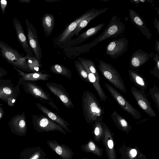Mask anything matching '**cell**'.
<instances>
[{
    "instance_id": "obj_1",
    "label": "cell",
    "mask_w": 159,
    "mask_h": 159,
    "mask_svg": "<svg viewBox=\"0 0 159 159\" xmlns=\"http://www.w3.org/2000/svg\"><path fill=\"white\" fill-rule=\"evenodd\" d=\"M82 102L84 119L89 124L93 123L98 117L104 114L98 100L90 91H86L83 93Z\"/></svg>"
},
{
    "instance_id": "obj_2",
    "label": "cell",
    "mask_w": 159,
    "mask_h": 159,
    "mask_svg": "<svg viewBox=\"0 0 159 159\" xmlns=\"http://www.w3.org/2000/svg\"><path fill=\"white\" fill-rule=\"evenodd\" d=\"M125 30L124 24L116 16L114 15L105 29L98 38L90 43L82 46V47H76L75 48L78 49V50L82 49L80 52H87L99 43L111 37H116L123 33Z\"/></svg>"
},
{
    "instance_id": "obj_3",
    "label": "cell",
    "mask_w": 159,
    "mask_h": 159,
    "mask_svg": "<svg viewBox=\"0 0 159 159\" xmlns=\"http://www.w3.org/2000/svg\"><path fill=\"white\" fill-rule=\"evenodd\" d=\"M1 55L9 64L22 71L30 72L27 64V56H23L14 49L0 40Z\"/></svg>"
},
{
    "instance_id": "obj_4",
    "label": "cell",
    "mask_w": 159,
    "mask_h": 159,
    "mask_svg": "<svg viewBox=\"0 0 159 159\" xmlns=\"http://www.w3.org/2000/svg\"><path fill=\"white\" fill-rule=\"evenodd\" d=\"M98 62V68L104 78L116 88L126 93L125 85L118 71L111 65L102 60Z\"/></svg>"
},
{
    "instance_id": "obj_5",
    "label": "cell",
    "mask_w": 159,
    "mask_h": 159,
    "mask_svg": "<svg viewBox=\"0 0 159 159\" xmlns=\"http://www.w3.org/2000/svg\"><path fill=\"white\" fill-rule=\"evenodd\" d=\"M22 85L25 92L44 104H47L57 110L59 109L53 102L50 95L34 82L25 81Z\"/></svg>"
},
{
    "instance_id": "obj_6",
    "label": "cell",
    "mask_w": 159,
    "mask_h": 159,
    "mask_svg": "<svg viewBox=\"0 0 159 159\" xmlns=\"http://www.w3.org/2000/svg\"><path fill=\"white\" fill-rule=\"evenodd\" d=\"M32 123L35 129L39 132L57 131L66 134V132L60 125L42 114H33Z\"/></svg>"
},
{
    "instance_id": "obj_7",
    "label": "cell",
    "mask_w": 159,
    "mask_h": 159,
    "mask_svg": "<svg viewBox=\"0 0 159 159\" xmlns=\"http://www.w3.org/2000/svg\"><path fill=\"white\" fill-rule=\"evenodd\" d=\"M14 85L10 79H0V99L10 107L14 105L20 94V89Z\"/></svg>"
},
{
    "instance_id": "obj_8",
    "label": "cell",
    "mask_w": 159,
    "mask_h": 159,
    "mask_svg": "<svg viewBox=\"0 0 159 159\" xmlns=\"http://www.w3.org/2000/svg\"><path fill=\"white\" fill-rule=\"evenodd\" d=\"M98 10L92 9L88 11L75 20L67 26L59 35L54 39V44L59 47L63 46L67 41L70 34L75 30L80 22L93 14Z\"/></svg>"
},
{
    "instance_id": "obj_9",
    "label": "cell",
    "mask_w": 159,
    "mask_h": 159,
    "mask_svg": "<svg viewBox=\"0 0 159 159\" xmlns=\"http://www.w3.org/2000/svg\"><path fill=\"white\" fill-rule=\"evenodd\" d=\"M105 86L117 103L124 111L127 112L136 119H141V116L139 112L133 107L117 90L108 83H105Z\"/></svg>"
},
{
    "instance_id": "obj_10",
    "label": "cell",
    "mask_w": 159,
    "mask_h": 159,
    "mask_svg": "<svg viewBox=\"0 0 159 159\" xmlns=\"http://www.w3.org/2000/svg\"><path fill=\"white\" fill-rule=\"evenodd\" d=\"M25 23L29 45L35 57L41 63L42 51L39 43L36 30L33 24L27 19H25Z\"/></svg>"
},
{
    "instance_id": "obj_11",
    "label": "cell",
    "mask_w": 159,
    "mask_h": 159,
    "mask_svg": "<svg viewBox=\"0 0 159 159\" xmlns=\"http://www.w3.org/2000/svg\"><path fill=\"white\" fill-rule=\"evenodd\" d=\"M131 92L139 106L146 114L151 117L156 116V113L152 108L144 91L131 86Z\"/></svg>"
},
{
    "instance_id": "obj_12",
    "label": "cell",
    "mask_w": 159,
    "mask_h": 159,
    "mask_svg": "<svg viewBox=\"0 0 159 159\" xmlns=\"http://www.w3.org/2000/svg\"><path fill=\"white\" fill-rule=\"evenodd\" d=\"M128 43L125 38L112 40L106 47L107 54L113 59L122 55L127 50Z\"/></svg>"
},
{
    "instance_id": "obj_13",
    "label": "cell",
    "mask_w": 159,
    "mask_h": 159,
    "mask_svg": "<svg viewBox=\"0 0 159 159\" xmlns=\"http://www.w3.org/2000/svg\"><path fill=\"white\" fill-rule=\"evenodd\" d=\"M46 85L49 90L57 96L67 108H73L74 104L68 93L61 85L55 82H48Z\"/></svg>"
},
{
    "instance_id": "obj_14",
    "label": "cell",
    "mask_w": 159,
    "mask_h": 159,
    "mask_svg": "<svg viewBox=\"0 0 159 159\" xmlns=\"http://www.w3.org/2000/svg\"><path fill=\"white\" fill-rule=\"evenodd\" d=\"M102 124L104 132L101 140L105 147L107 156L108 159H117L113 134L104 122Z\"/></svg>"
},
{
    "instance_id": "obj_15",
    "label": "cell",
    "mask_w": 159,
    "mask_h": 159,
    "mask_svg": "<svg viewBox=\"0 0 159 159\" xmlns=\"http://www.w3.org/2000/svg\"><path fill=\"white\" fill-rule=\"evenodd\" d=\"M13 23L16 31L17 40L26 53V56L30 57H34L33 52L30 48L20 22L17 18L14 17L13 20Z\"/></svg>"
},
{
    "instance_id": "obj_16",
    "label": "cell",
    "mask_w": 159,
    "mask_h": 159,
    "mask_svg": "<svg viewBox=\"0 0 159 159\" xmlns=\"http://www.w3.org/2000/svg\"><path fill=\"white\" fill-rule=\"evenodd\" d=\"M13 68L18 72V75L20 76L18 84L16 85L19 89L20 85L24 82H34L39 80H47L49 78L52 76L49 74L41 72L26 73L15 67H13Z\"/></svg>"
},
{
    "instance_id": "obj_17",
    "label": "cell",
    "mask_w": 159,
    "mask_h": 159,
    "mask_svg": "<svg viewBox=\"0 0 159 159\" xmlns=\"http://www.w3.org/2000/svg\"><path fill=\"white\" fill-rule=\"evenodd\" d=\"M104 25V23L100 24L90 28L81 34L77 38L73 39H70L66 42L60 48H65L66 47H70L81 43L96 34Z\"/></svg>"
},
{
    "instance_id": "obj_18",
    "label": "cell",
    "mask_w": 159,
    "mask_h": 159,
    "mask_svg": "<svg viewBox=\"0 0 159 159\" xmlns=\"http://www.w3.org/2000/svg\"><path fill=\"white\" fill-rule=\"evenodd\" d=\"M51 149L62 159H71L74 153L72 149L64 144H61L55 140L47 141Z\"/></svg>"
},
{
    "instance_id": "obj_19",
    "label": "cell",
    "mask_w": 159,
    "mask_h": 159,
    "mask_svg": "<svg viewBox=\"0 0 159 159\" xmlns=\"http://www.w3.org/2000/svg\"><path fill=\"white\" fill-rule=\"evenodd\" d=\"M36 104L37 108L51 120L61 126L66 131L71 132L68 127L70 124L66 121L42 104L38 103H36Z\"/></svg>"
},
{
    "instance_id": "obj_20",
    "label": "cell",
    "mask_w": 159,
    "mask_h": 159,
    "mask_svg": "<svg viewBox=\"0 0 159 159\" xmlns=\"http://www.w3.org/2000/svg\"><path fill=\"white\" fill-rule=\"evenodd\" d=\"M129 15L132 23L141 31L147 39H150L152 34L146 26L144 20L140 16L132 9L129 10Z\"/></svg>"
},
{
    "instance_id": "obj_21",
    "label": "cell",
    "mask_w": 159,
    "mask_h": 159,
    "mask_svg": "<svg viewBox=\"0 0 159 159\" xmlns=\"http://www.w3.org/2000/svg\"><path fill=\"white\" fill-rule=\"evenodd\" d=\"M150 55L141 49H138L132 54L130 61L131 68L134 69L140 68L149 60Z\"/></svg>"
},
{
    "instance_id": "obj_22",
    "label": "cell",
    "mask_w": 159,
    "mask_h": 159,
    "mask_svg": "<svg viewBox=\"0 0 159 159\" xmlns=\"http://www.w3.org/2000/svg\"><path fill=\"white\" fill-rule=\"evenodd\" d=\"M8 124L12 129L21 133H25L27 125L25 112L14 116Z\"/></svg>"
},
{
    "instance_id": "obj_23",
    "label": "cell",
    "mask_w": 159,
    "mask_h": 159,
    "mask_svg": "<svg viewBox=\"0 0 159 159\" xmlns=\"http://www.w3.org/2000/svg\"><path fill=\"white\" fill-rule=\"evenodd\" d=\"M119 151L124 159H139L143 154L137 146H126L124 144L119 148Z\"/></svg>"
},
{
    "instance_id": "obj_24",
    "label": "cell",
    "mask_w": 159,
    "mask_h": 159,
    "mask_svg": "<svg viewBox=\"0 0 159 159\" xmlns=\"http://www.w3.org/2000/svg\"><path fill=\"white\" fill-rule=\"evenodd\" d=\"M82 65L87 72L89 83L93 85L98 94L100 100L106 101L107 98L101 86L100 81L98 80L94 75L90 72L86 66Z\"/></svg>"
},
{
    "instance_id": "obj_25",
    "label": "cell",
    "mask_w": 159,
    "mask_h": 159,
    "mask_svg": "<svg viewBox=\"0 0 159 159\" xmlns=\"http://www.w3.org/2000/svg\"><path fill=\"white\" fill-rule=\"evenodd\" d=\"M111 118L116 126L121 131L129 134L132 129V127L127 121L116 111H114L111 114Z\"/></svg>"
},
{
    "instance_id": "obj_26",
    "label": "cell",
    "mask_w": 159,
    "mask_h": 159,
    "mask_svg": "<svg viewBox=\"0 0 159 159\" xmlns=\"http://www.w3.org/2000/svg\"><path fill=\"white\" fill-rule=\"evenodd\" d=\"M108 9V8H105L101 10H98L93 14L82 20L75 30L70 34L66 42L71 39L75 35H77L85 27L91 20L105 12Z\"/></svg>"
},
{
    "instance_id": "obj_27",
    "label": "cell",
    "mask_w": 159,
    "mask_h": 159,
    "mask_svg": "<svg viewBox=\"0 0 159 159\" xmlns=\"http://www.w3.org/2000/svg\"><path fill=\"white\" fill-rule=\"evenodd\" d=\"M41 22L45 35L48 37L52 33L55 25L54 16L49 13L44 14L41 18Z\"/></svg>"
},
{
    "instance_id": "obj_28",
    "label": "cell",
    "mask_w": 159,
    "mask_h": 159,
    "mask_svg": "<svg viewBox=\"0 0 159 159\" xmlns=\"http://www.w3.org/2000/svg\"><path fill=\"white\" fill-rule=\"evenodd\" d=\"M128 72L131 81L141 90L145 91L148 86L145 79L140 74L133 70L129 69Z\"/></svg>"
},
{
    "instance_id": "obj_29",
    "label": "cell",
    "mask_w": 159,
    "mask_h": 159,
    "mask_svg": "<svg viewBox=\"0 0 159 159\" xmlns=\"http://www.w3.org/2000/svg\"><path fill=\"white\" fill-rule=\"evenodd\" d=\"M102 118V116L98 117L94 121L93 125L92 134L93 135V140L95 141L100 142L104 133Z\"/></svg>"
},
{
    "instance_id": "obj_30",
    "label": "cell",
    "mask_w": 159,
    "mask_h": 159,
    "mask_svg": "<svg viewBox=\"0 0 159 159\" xmlns=\"http://www.w3.org/2000/svg\"><path fill=\"white\" fill-rule=\"evenodd\" d=\"M81 148L86 153L91 152L99 157L102 156L103 149L98 147L91 139H89L86 144L82 145Z\"/></svg>"
},
{
    "instance_id": "obj_31",
    "label": "cell",
    "mask_w": 159,
    "mask_h": 159,
    "mask_svg": "<svg viewBox=\"0 0 159 159\" xmlns=\"http://www.w3.org/2000/svg\"><path fill=\"white\" fill-rule=\"evenodd\" d=\"M51 71L53 73L62 75L71 80L72 73L71 71L66 67L58 64L51 65L50 67Z\"/></svg>"
},
{
    "instance_id": "obj_32",
    "label": "cell",
    "mask_w": 159,
    "mask_h": 159,
    "mask_svg": "<svg viewBox=\"0 0 159 159\" xmlns=\"http://www.w3.org/2000/svg\"><path fill=\"white\" fill-rule=\"evenodd\" d=\"M79 61L83 65L86 66L92 73L95 75L98 80L100 81V77L94 62L91 60L78 57Z\"/></svg>"
},
{
    "instance_id": "obj_33",
    "label": "cell",
    "mask_w": 159,
    "mask_h": 159,
    "mask_svg": "<svg viewBox=\"0 0 159 159\" xmlns=\"http://www.w3.org/2000/svg\"><path fill=\"white\" fill-rule=\"evenodd\" d=\"M27 66L30 72H39L42 65L35 57H28L27 56Z\"/></svg>"
},
{
    "instance_id": "obj_34",
    "label": "cell",
    "mask_w": 159,
    "mask_h": 159,
    "mask_svg": "<svg viewBox=\"0 0 159 159\" xmlns=\"http://www.w3.org/2000/svg\"><path fill=\"white\" fill-rule=\"evenodd\" d=\"M31 152L28 159H48L46 154L40 147L32 149Z\"/></svg>"
},
{
    "instance_id": "obj_35",
    "label": "cell",
    "mask_w": 159,
    "mask_h": 159,
    "mask_svg": "<svg viewBox=\"0 0 159 159\" xmlns=\"http://www.w3.org/2000/svg\"><path fill=\"white\" fill-rule=\"evenodd\" d=\"M74 65L80 78L83 80L89 83L87 72L81 63L79 61L75 60Z\"/></svg>"
},
{
    "instance_id": "obj_36",
    "label": "cell",
    "mask_w": 159,
    "mask_h": 159,
    "mask_svg": "<svg viewBox=\"0 0 159 159\" xmlns=\"http://www.w3.org/2000/svg\"><path fill=\"white\" fill-rule=\"evenodd\" d=\"M150 95L155 103L157 109L159 111V89L155 85L149 90Z\"/></svg>"
},
{
    "instance_id": "obj_37",
    "label": "cell",
    "mask_w": 159,
    "mask_h": 159,
    "mask_svg": "<svg viewBox=\"0 0 159 159\" xmlns=\"http://www.w3.org/2000/svg\"><path fill=\"white\" fill-rule=\"evenodd\" d=\"M7 1L6 0H1L0 1V6L1 9L2 14H4L5 12V11L6 6L7 5Z\"/></svg>"
},
{
    "instance_id": "obj_38",
    "label": "cell",
    "mask_w": 159,
    "mask_h": 159,
    "mask_svg": "<svg viewBox=\"0 0 159 159\" xmlns=\"http://www.w3.org/2000/svg\"><path fill=\"white\" fill-rule=\"evenodd\" d=\"M7 74V71L0 66V79L5 76Z\"/></svg>"
},
{
    "instance_id": "obj_39",
    "label": "cell",
    "mask_w": 159,
    "mask_h": 159,
    "mask_svg": "<svg viewBox=\"0 0 159 159\" xmlns=\"http://www.w3.org/2000/svg\"><path fill=\"white\" fill-rule=\"evenodd\" d=\"M154 60L155 61L156 65L159 67V56L158 54H154L153 56Z\"/></svg>"
},
{
    "instance_id": "obj_40",
    "label": "cell",
    "mask_w": 159,
    "mask_h": 159,
    "mask_svg": "<svg viewBox=\"0 0 159 159\" xmlns=\"http://www.w3.org/2000/svg\"><path fill=\"white\" fill-rule=\"evenodd\" d=\"M4 116V111L3 108L0 106V120H1Z\"/></svg>"
},
{
    "instance_id": "obj_41",
    "label": "cell",
    "mask_w": 159,
    "mask_h": 159,
    "mask_svg": "<svg viewBox=\"0 0 159 159\" xmlns=\"http://www.w3.org/2000/svg\"><path fill=\"white\" fill-rule=\"evenodd\" d=\"M156 43L155 44V48L158 54H159V41L156 40Z\"/></svg>"
},
{
    "instance_id": "obj_42",
    "label": "cell",
    "mask_w": 159,
    "mask_h": 159,
    "mask_svg": "<svg viewBox=\"0 0 159 159\" xmlns=\"http://www.w3.org/2000/svg\"><path fill=\"white\" fill-rule=\"evenodd\" d=\"M18 1L20 3L25 2L26 3H29L31 1V0H18Z\"/></svg>"
},
{
    "instance_id": "obj_43",
    "label": "cell",
    "mask_w": 159,
    "mask_h": 159,
    "mask_svg": "<svg viewBox=\"0 0 159 159\" xmlns=\"http://www.w3.org/2000/svg\"><path fill=\"white\" fill-rule=\"evenodd\" d=\"M139 159H148L143 154L142 156Z\"/></svg>"
},
{
    "instance_id": "obj_44",
    "label": "cell",
    "mask_w": 159,
    "mask_h": 159,
    "mask_svg": "<svg viewBox=\"0 0 159 159\" xmlns=\"http://www.w3.org/2000/svg\"><path fill=\"white\" fill-rule=\"evenodd\" d=\"M131 2H133L134 3H139V0H132L131 1Z\"/></svg>"
},
{
    "instance_id": "obj_45",
    "label": "cell",
    "mask_w": 159,
    "mask_h": 159,
    "mask_svg": "<svg viewBox=\"0 0 159 159\" xmlns=\"http://www.w3.org/2000/svg\"><path fill=\"white\" fill-rule=\"evenodd\" d=\"M59 0H52V1H50V0H45L47 2H55V1H57Z\"/></svg>"
},
{
    "instance_id": "obj_46",
    "label": "cell",
    "mask_w": 159,
    "mask_h": 159,
    "mask_svg": "<svg viewBox=\"0 0 159 159\" xmlns=\"http://www.w3.org/2000/svg\"><path fill=\"white\" fill-rule=\"evenodd\" d=\"M140 2H144L145 1L144 0H139Z\"/></svg>"
},
{
    "instance_id": "obj_47",
    "label": "cell",
    "mask_w": 159,
    "mask_h": 159,
    "mask_svg": "<svg viewBox=\"0 0 159 159\" xmlns=\"http://www.w3.org/2000/svg\"><path fill=\"white\" fill-rule=\"evenodd\" d=\"M81 159H89L86 158H82Z\"/></svg>"
},
{
    "instance_id": "obj_48",
    "label": "cell",
    "mask_w": 159,
    "mask_h": 159,
    "mask_svg": "<svg viewBox=\"0 0 159 159\" xmlns=\"http://www.w3.org/2000/svg\"><path fill=\"white\" fill-rule=\"evenodd\" d=\"M120 159H124L122 157H120Z\"/></svg>"
}]
</instances>
